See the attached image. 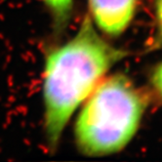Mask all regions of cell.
I'll return each mask as SVG.
<instances>
[{
  "instance_id": "cell-1",
  "label": "cell",
  "mask_w": 162,
  "mask_h": 162,
  "mask_svg": "<svg viewBox=\"0 0 162 162\" xmlns=\"http://www.w3.org/2000/svg\"><path fill=\"white\" fill-rule=\"evenodd\" d=\"M128 56L95 30L85 16L76 34L62 45L50 48L43 73L44 134L50 151L57 149L64 127L114 64Z\"/></svg>"
},
{
  "instance_id": "cell-2",
  "label": "cell",
  "mask_w": 162,
  "mask_h": 162,
  "mask_svg": "<svg viewBox=\"0 0 162 162\" xmlns=\"http://www.w3.org/2000/svg\"><path fill=\"white\" fill-rule=\"evenodd\" d=\"M87 99L75 122L77 149L89 156L123 150L141 124L149 104L146 95L117 73L102 80Z\"/></svg>"
},
{
  "instance_id": "cell-3",
  "label": "cell",
  "mask_w": 162,
  "mask_h": 162,
  "mask_svg": "<svg viewBox=\"0 0 162 162\" xmlns=\"http://www.w3.org/2000/svg\"><path fill=\"white\" fill-rule=\"evenodd\" d=\"M139 0H88L90 19L103 33L116 37L127 29Z\"/></svg>"
},
{
  "instance_id": "cell-4",
  "label": "cell",
  "mask_w": 162,
  "mask_h": 162,
  "mask_svg": "<svg viewBox=\"0 0 162 162\" xmlns=\"http://www.w3.org/2000/svg\"><path fill=\"white\" fill-rule=\"evenodd\" d=\"M52 17L54 27L58 32L66 29L73 12V0H40Z\"/></svg>"
},
{
  "instance_id": "cell-5",
  "label": "cell",
  "mask_w": 162,
  "mask_h": 162,
  "mask_svg": "<svg viewBox=\"0 0 162 162\" xmlns=\"http://www.w3.org/2000/svg\"><path fill=\"white\" fill-rule=\"evenodd\" d=\"M154 9L156 18V32L150 46V50L162 48V0H154Z\"/></svg>"
},
{
  "instance_id": "cell-6",
  "label": "cell",
  "mask_w": 162,
  "mask_h": 162,
  "mask_svg": "<svg viewBox=\"0 0 162 162\" xmlns=\"http://www.w3.org/2000/svg\"><path fill=\"white\" fill-rule=\"evenodd\" d=\"M151 82L155 91L162 99V62L157 66L151 75Z\"/></svg>"
}]
</instances>
